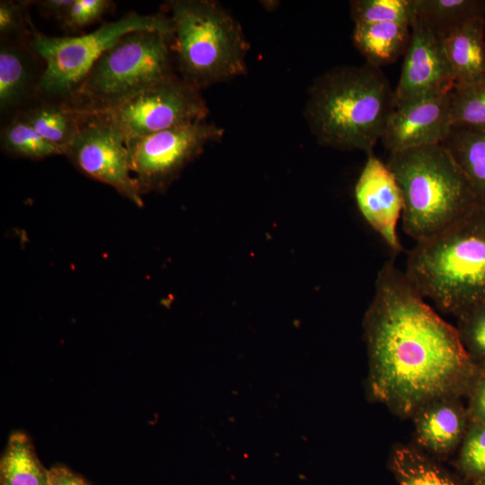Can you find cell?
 Returning a JSON list of instances; mask_svg holds the SVG:
<instances>
[{
  "label": "cell",
  "mask_w": 485,
  "mask_h": 485,
  "mask_svg": "<svg viewBox=\"0 0 485 485\" xmlns=\"http://www.w3.org/2000/svg\"><path fill=\"white\" fill-rule=\"evenodd\" d=\"M372 399L401 417L456 396L474 366L454 326L425 301L393 261L378 271L364 320Z\"/></svg>",
  "instance_id": "obj_1"
},
{
  "label": "cell",
  "mask_w": 485,
  "mask_h": 485,
  "mask_svg": "<svg viewBox=\"0 0 485 485\" xmlns=\"http://www.w3.org/2000/svg\"><path fill=\"white\" fill-rule=\"evenodd\" d=\"M395 109L389 80L380 68L366 63L334 67L315 78L304 113L321 145L368 154Z\"/></svg>",
  "instance_id": "obj_2"
},
{
  "label": "cell",
  "mask_w": 485,
  "mask_h": 485,
  "mask_svg": "<svg viewBox=\"0 0 485 485\" xmlns=\"http://www.w3.org/2000/svg\"><path fill=\"white\" fill-rule=\"evenodd\" d=\"M405 274L424 298L457 316L485 300V210L477 207L439 234L417 242Z\"/></svg>",
  "instance_id": "obj_3"
},
{
  "label": "cell",
  "mask_w": 485,
  "mask_h": 485,
  "mask_svg": "<svg viewBox=\"0 0 485 485\" xmlns=\"http://www.w3.org/2000/svg\"><path fill=\"white\" fill-rule=\"evenodd\" d=\"M386 163L401 192L403 229L416 242L445 231L478 207L465 176L442 145L392 153Z\"/></svg>",
  "instance_id": "obj_4"
},
{
  "label": "cell",
  "mask_w": 485,
  "mask_h": 485,
  "mask_svg": "<svg viewBox=\"0 0 485 485\" xmlns=\"http://www.w3.org/2000/svg\"><path fill=\"white\" fill-rule=\"evenodd\" d=\"M181 76L199 90L246 71L249 44L238 21L212 0L168 2Z\"/></svg>",
  "instance_id": "obj_5"
},
{
  "label": "cell",
  "mask_w": 485,
  "mask_h": 485,
  "mask_svg": "<svg viewBox=\"0 0 485 485\" xmlns=\"http://www.w3.org/2000/svg\"><path fill=\"white\" fill-rule=\"evenodd\" d=\"M173 33L159 30L124 35L91 67L72 106L85 113L117 107L174 74Z\"/></svg>",
  "instance_id": "obj_6"
},
{
  "label": "cell",
  "mask_w": 485,
  "mask_h": 485,
  "mask_svg": "<svg viewBox=\"0 0 485 485\" xmlns=\"http://www.w3.org/2000/svg\"><path fill=\"white\" fill-rule=\"evenodd\" d=\"M143 30L173 33L170 16L130 12L117 21L104 22L95 31L56 37L39 31L32 24L28 38L31 49L43 63L39 97L72 106L88 72L98 57L124 35Z\"/></svg>",
  "instance_id": "obj_7"
},
{
  "label": "cell",
  "mask_w": 485,
  "mask_h": 485,
  "mask_svg": "<svg viewBox=\"0 0 485 485\" xmlns=\"http://www.w3.org/2000/svg\"><path fill=\"white\" fill-rule=\"evenodd\" d=\"M208 112L200 90L172 74L117 107L88 114L109 122L127 141L206 120Z\"/></svg>",
  "instance_id": "obj_8"
},
{
  "label": "cell",
  "mask_w": 485,
  "mask_h": 485,
  "mask_svg": "<svg viewBox=\"0 0 485 485\" xmlns=\"http://www.w3.org/2000/svg\"><path fill=\"white\" fill-rule=\"evenodd\" d=\"M223 135V128L201 120L127 140L130 170L141 196L166 190L207 144Z\"/></svg>",
  "instance_id": "obj_9"
},
{
  "label": "cell",
  "mask_w": 485,
  "mask_h": 485,
  "mask_svg": "<svg viewBox=\"0 0 485 485\" xmlns=\"http://www.w3.org/2000/svg\"><path fill=\"white\" fill-rule=\"evenodd\" d=\"M82 113L84 124L64 155L87 177L112 187L136 206L142 207L125 138L106 120Z\"/></svg>",
  "instance_id": "obj_10"
},
{
  "label": "cell",
  "mask_w": 485,
  "mask_h": 485,
  "mask_svg": "<svg viewBox=\"0 0 485 485\" xmlns=\"http://www.w3.org/2000/svg\"><path fill=\"white\" fill-rule=\"evenodd\" d=\"M454 84L442 40L417 19L411 27L410 40L394 89L396 108L417 100L447 94Z\"/></svg>",
  "instance_id": "obj_11"
},
{
  "label": "cell",
  "mask_w": 485,
  "mask_h": 485,
  "mask_svg": "<svg viewBox=\"0 0 485 485\" xmlns=\"http://www.w3.org/2000/svg\"><path fill=\"white\" fill-rule=\"evenodd\" d=\"M357 207L388 248L395 254L403 248L397 225L401 217L403 200L392 172L374 152L367 154L366 163L355 186Z\"/></svg>",
  "instance_id": "obj_12"
},
{
  "label": "cell",
  "mask_w": 485,
  "mask_h": 485,
  "mask_svg": "<svg viewBox=\"0 0 485 485\" xmlns=\"http://www.w3.org/2000/svg\"><path fill=\"white\" fill-rule=\"evenodd\" d=\"M453 128L451 93L397 107L381 141L390 154L441 145Z\"/></svg>",
  "instance_id": "obj_13"
},
{
  "label": "cell",
  "mask_w": 485,
  "mask_h": 485,
  "mask_svg": "<svg viewBox=\"0 0 485 485\" xmlns=\"http://www.w3.org/2000/svg\"><path fill=\"white\" fill-rule=\"evenodd\" d=\"M37 55L28 40L1 39L0 111L14 117L39 98L40 72Z\"/></svg>",
  "instance_id": "obj_14"
},
{
  "label": "cell",
  "mask_w": 485,
  "mask_h": 485,
  "mask_svg": "<svg viewBox=\"0 0 485 485\" xmlns=\"http://www.w3.org/2000/svg\"><path fill=\"white\" fill-rule=\"evenodd\" d=\"M418 448L433 458H445L465 435V417L456 396L435 399L411 416Z\"/></svg>",
  "instance_id": "obj_15"
},
{
  "label": "cell",
  "mask_w": 485,
  "mask_h": 485,
  "mask_svg": "<svg viewBox=\"0 0 485 485\" xmlns=\"http://www.w3.org/2000/svg\"><path fill=\"white\" fill-rule=\"evenodd\" d=\"M442 42L453 69L454 87L485 79V18L467 23Z\"/></svg>",
  "instance_id": "obj_16"
},
{
  "label": "cell",
  "mask_w": 485,
  "mask_h": 485,
  "mask_svg": "<svg viewBox=\"0 0 485 485\" xmlns=\"http://www.w3.org/2000/svg\"><path fill=\"white\" fill-rule=\"evenodd\" d=\"M18 114L64 154L84 121V114L70 104L40 97Z\"/></svg>",
  "instance_id": "obj_17"
},
{
  "label": "cell",
  "mask_w": 485,
  "mask_h": 485,
  "mask_svg": "<svg viewBox=\"0 0 485 485\" xmlns=\"http://www.w3.org/2000/svg\"><path fill=\"white\" fill-rule=\"evenodd\" d=\"M411 28L389 22L355 23L353 42L366 63L380 68L404 55Z\"/></svg>",
  "instance_id": "obj_18"
},
{
  "label": "cell",
  "mask_w": 485,
  "mask_h": 485,
  "mask_svg": "<svg viewBox=\"0 0 485 485\" xmlns=\"http://www.w3.org/2000/svg\"><path fill=\"white\" fill-rule=\"evenodd\" d=\"M452 155L485 210V129L453 127L441 144Z\"/></svg>",
  "instance_id": "obj_19"
},
{
  "label": "cell",
  "mask_w": 485,
  "mask_h": 485,
  "mask_svg": "<svg viewBox=\"0 0 485 485\" xmlns=\"http://www.w3.org/2000/svg\"><path fill=\"white\" fill-rule=\"evenodd\" d=\"M418 19L440 40L467 23L485 18L483 0H416Z\"/></svg>",
  "instance_id": "obj_20"
},
{
  "label": "cell",
  "mask_w": 485,
  "mask_h": 485,
  "mask_svg": "<svg viewBox=\"0 0 485 485\" xmlns=\"http://www.w3.org/2000/svg\"><path fill=\"white\" fill-rule=\"evenodd\" d=\"M48 470L40 462L29 436L13 433L0 460V485H47Z\"/></svg>",
  "instance_id": "obj_21"
},
{
  "label": "cell",
  "mask_w": 485,
  "mask_h": 485,
  "mask_svg": "<svg viewBox=\"0 0 485 485\" xmlns=\"http://www.w3.org/2000/svg\"><path fill=\"white\" fill-rule=\"evenodd\" d=\"M391 469L397 485H462L435 458L410 445L394 448Z\"/></svg>",
  "instance_id": "obj_22"
},
{
  "label": "cell",
  "mask_w": 485,
  "mask_h": 485,
  "mask_svg": "<svg viewBox=\"0 0 485 485\" xmlns=\"http://www.w3.org/2000/svg\"><path fill=\"white\" fill-rule=\"evenodd\" d=\"M0 146L9 156L42 160L64 155V151L42 137L19 114L9 119L0 132Z\"/></svg>",
  "instance_id": "obj_23"
},
{
  "label": "cell",
  "mask_w": 485,
  "mask_h": 485,
  "mask_svg": "<svg viewBox=\"0 0 485 485\" xmlns=\"http://www.w3.org/2000/svg\"><path fill=\"white\" fill-rule=\"evenodd\" d=\"M349 6L355 23L389 22L411 28L418 19L416 0H353Z\"/></svg>",
  "instance_id": "obj_24"
},
{
  "label": "cell",
  "mask_w": 485,
  "mask_h": 485,
  "mask_svg": "<svg viewBox=\"0 0 485 485\" xmlns=\"http://www.w3.org/2000/svg\"><path fill=\"white\" fill-rule=\"evenodd\" d=\"M453 127L485 129V79L451 92Z\"/></svg>",
  "instance_id": "obj_25"
},
{
  "label": "cell",
  "mask_w": 485,
  "mask_h": 485,
  "mask_svg": "<svg viewBox=\"0 0 485 485\" xmlns=\"http://www.w3.org/2000/svg\"><path fill=\"white\" fill-rule=\"evenodd\" d=\"M455 327L472 365L485 366V300L480 302L457 316Z\"/></svg>",
  "instance_id": "obj_26"
},
{
  "label": "cell",
  "mask_w": 485,
  "mask_h": 485,
  "mask_svg": "<svg viewBox=\"0 0 485 485\" xmlns=\"http://www.w3.org/2000/svg\"><path fill=\"white\" fill-rule=\"evenodd\" d=\"M458 465L466 475L475 480L485 477V422H474L465 433Z\"/></svg>",
  "instance_id": "obj_27"
},
{
  "label": "cell",
  "mask_w": 485,
  "mask_h": 485,
  "mask_svg": "<svg viewBox=\"0 0 485 485\" xmlns=\"http://www.w3.org/2000/svg\"><path fill=\"white\" fill-rule=\"evenodd\" d=\"M29 3L10 0L0 2L1 39L28 40L32 22L27 13Z\"/></svg>",
  "instance_id": "obj_28"
},
{
  "label": "cell",
  "mask_w": 485,
  "mask_h": 485,
  "mask_svg": "<svg viewBox=\"0 0 485 485\" xmlns=\"http://www.w3.org/2000/svg\"><path fill=\"white\" fill-rule=\"evenodd\" d=\"M113 5L110 0H74L60 22L66 31H78L97 21Z\"/></svg>",
  "instance_id": "obj_29"
},
{
  "label": "cell",
  "mask_w": 485,
  "mask_h": 485,
  "mask_svg": "<svg viewBox=\"0 0 485 485\" xmlns=\"http://www.w3.org/2000/svg\"><path fill=\"white\" fill-rule=\"evenodd\" d=\"M47 485H89L84 479L70 469L56 465L48 470Z\"/></svg>",
  "instance_id": "obj_30"
},
{
  "label": "cell",
  "mask_w": 485,
  "mask_h": 485,
  "mask_svg": "<svg viewBox=\"0 0 485 485\" xmlns=\"http://www.w3.org/2000/svg\"><path fill=\"white\" fill-rule=\"evenodd\" d=\"M74 0H42L37 1L40 10L48 17L61 22Z\"/></svg>",
  "instance_id": "obj_31"
},
{
  "label": "cell",
  "mask_w": 485,
  "mask_h": 485,
  "mask_svg": "<svg viewBox=\"0 0 485 485\" xmlns=\"http://www.w3.org/2000/svg\"><path fill=\"white\" fill-rule=\"evenodd\" d=\"M472 394V414L476 421L485 422V376L479 379Z\"/></svg>",
  "instance_id": "obj_32"
},
{
  "label": "cell",
  "mask_w": 485,
  "mask_h": 485,
  "mask_svg": "<svg viewBox=\"0 0 485 485\" xmlns=\"http://www.w3.org/2000/svg\"><path fill=\"white\" fill-rule=\"evenodd\" d=\"M475 485H485V477L476 480Z\"/></svg>",
  "instance_id": "obj_33"
}]
</instances>
